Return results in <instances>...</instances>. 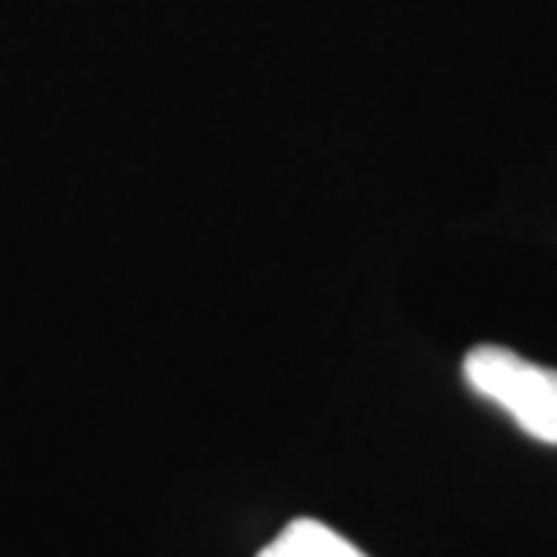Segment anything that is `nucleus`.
Listing matches in <instances>:
<instances>
[{
    "mask_svg": "<svg viewBox=\"0 0 557 557\" xmlns=\"http://www.w3.org/2000/svg\"><path fill=\"white\" fill-rule=\"evenodd\" d=\"M258 557H366L354 542L319 520L300 518L288 523Z\"/></svg>",
    "mask_w": 557,
    "mask_h": 557,
    "instance_id": "2",
    "label": "nucleus"
},
{
    "mask_svg": "<svg viewBox=\"0 0 557 557\" xmlns=\"http://www.w3.org/2000/svg\"><path fill=\"white\" fill-rule=\"evenodd\" d=\"M461 372L480 397L502 406L530 437L557 446V369L498 344H480L465 357Z\"/></svg>",
    "mask_w": 557,
    "mask_h": 557,
    "instance_id": "1",
    "label": "nucleus"
}]
</instances>
